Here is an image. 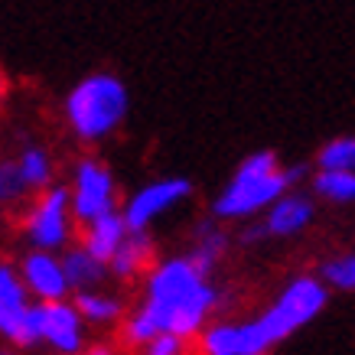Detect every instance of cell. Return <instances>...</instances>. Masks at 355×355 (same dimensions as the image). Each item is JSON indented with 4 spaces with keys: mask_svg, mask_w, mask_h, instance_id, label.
<instances>
[{
    "mask_svg": "<svg viewBox=\"0 0 355 355\" xmlns=\"http://www.w3.org/2000/svg\"><path fill=\"white\" fill-rule=\"evenodd\" d=\"M147 355H186V339L170 336V333H160L150 345H147Z\"/></svg>",
    "mask_w": 355,
    "mask_h": 355,
    "instance_id": "obj_23",
    "label": "cell"
},
{
    "mask_svg": "<svg viewBox=\"0 0 355 355\" xmlns=\"http://www.w3.org/2000/svg\"><path fill=\"white\" fill-rule=\"evenodd\" d=\"M225 241L228 238L222 235L212 222H205V225H199V238H196L193 254H186V258H189V264H193L202 277H209V270L216 268V261L222 258V251H225Z\"/></svg>",
    "mask_w": 355,
    "mask_h": 355,
    "instance_id": "obj_14",
    "label": "cell"
},
{
    "mask_svg": "<svg viewBox=\"0 0 355 355\" xmlns=\"http://www.w3.org/2000/svg\"><path fill=\"white\" fill-rule=\"evenodd\" d=\"M189 180H180V176H173V180H157V183L144 186L140 193H134V199H128L124 205V225H128V235H144L147 225H150L153 218L166 212L170 205H176L180 199L189 196Z\"/></svg>",
    "mask_w": 355,
    "mask_h": 355,
    "instance_id": "obj_6",
    "label": "cell"
},
{
    "mask_svg": "<svg viewBox=\"0 0 355 355\" xmlns=\"http://www.w3.org/2000/svg\"><path fill=\"white\" fill-rule=\"evenodd\" d=\"M202 352L205 355H238V326L218 323L202 333Z\"/></svg>",
    "mask_w": 355,
    "mask_h": 355,
    "instance_id": "obj_19",
    "label": "cell"
},
{
    "mask_svg": "<svg viewBox=\"0 0 355 355\" xmlns=\"http://www.w3.org/2000/svg\"><path fill=\"white\" fill-rule=\"evenodd\" d=\"M76 310L92 323H111L121 316V303L114 297H98V293H78Z\"/></svg>",
    "mask_w": 355,
    "mask_h": 355,
    "instance_id": "obj_18",
    "label": "cell"
},
{
    "mask_svg": "<svg viewBox=\"0 0 355 355\" xmlns=\"http://www.w3.org/2000/svg\"><path fill=\"white\" fill-rule=\"evenodd\" d=\"M69 124L82 140H98L118 128L128 114V88L114 76H88L82 78L65 98Z\"/></svg>",
    "mask_w": 355,
    "mask_h": 355,
    "instance_id": "obj_3",
    "label": "cell"
},
{
    "mask_svg": "<svg viewBox=\"0 0 355 355\" xmlns=\"http://www.w3.org/2000/svg\"><path fill=\"white\" fill-rule=\"evenodd\" d=\"M72 212L78 216V222H88V225L114 212V180H111V173L101 163L95 160L78 163Z\"/></svg>",
    "mask_w": 355,
    "mask_h": 355,
    "instance_id": "obj_7",
    "label": "cell"
},
{
    "mask_svg": "<svg viewBox=\"0 0 355 355\" xmlns=\"http://www.w3.org/2000/svg\"><path fill=\"white\" fill-rule=\"evenodd\" d=\"M323 277H326V284H333L336 291H355V254L326 261Z\"/></svg>",
    "mask_w": 355,
    "mask_h": 355,
    "instance_id": "obj_21",
    "label": "cell"
},
{
    "mask_svg": "<svg viewBox=\"0 0 355 355\" xmlns=\"http://www.w3.org/2000/svg\"><path fill=\"white\" fill-rule=\"evenodd\" d=\"M0 333L17 345H33L26 287L7 264H0Z\"/></svg>",
    "mask_w": 355,
    "mask_h": 355,
    "instance_id": "obj_9",
    "label": "cell"
},
{
    "mask_svg": "<svg viewBox=\"0 0 355 355\" xmlns=\"http://www.w3.org/2000/svg\"><path fill=\"white\" fill-rule=\"evenodd\" d=\"M313 218V202L306 196H297V193H287L284 199L270 205L268 212V235H293V232H300V228L310 225Z\"/></svg>",
    "mask_w": 355,
    "mask_h": 355,
    "instance_id": "obj_11",
    "label": "cell"
},
{
    "mask_svg": "<svg viewBox=\"0 0 355 355\" xmlns=\"http://www.w3.org/2000/svg\"><path fill=\"white\" fill-rule=\"evenodd\" d=\"M264 235H268V228H264V225H251V228H245V232H241V241H245V245H254V241H261Z\"/></svg>",
    "mask_w": 355,
    "mask_h": 355,
    "instance_id": "obj_24",
    "label": "cell"
},
{
    "mask_svg": "<svg viewBox=\"0 0 355 355\" xmlns=\"http://www.w3.org/2000/svg\"><path fill=\"white\" fill-rule=\"evenodd\" d=\"M26 180L20 173V163H0V202H20L26 196Z\"/></svg>",
    "mask_w": 355,
    "mask_h": 355,
    "instance_id": "obj_22",
    "label": "cell"
},
{
    "mask_svg": "<svg viewBox=\"0 0 355 355\" xmlns=\"http://www.w3.org/2000/svg\"><path fill=\"white\" fill-rule=\"evenodd\" d=\"M0 355H7V352H0Z\"/></svg>",
    "mask_w": 355,
    "mask_h": 355,
    "instance_id": "obj_27",
    "label": "cell"
},
{
    "mask_svg": "<svg viewBox=\"0 0 355 355\" xmlns=\"http://www.w3.org/2000/svg\"><path fill=\"white\" fill-rule=\"evenodd\" d=\"M313 193L329 202H355V173H316Z\"/></svg>",
    "mask_w": 355,
    "mask_h": 355,
    "instance_id": "obj_17",
    "label": "cell"
},
{
    "mask_svg": "<svg viewBox=\"0 0 355 355\" xmlns=\"http://www.w3.org/2000/svg\"><path fill=\"white\" fill-rule=\"evenodd\" d=\"M320 173H355V137L329 140L320 157H316Z\"/></svg>",
    "mask_w": 355,
    "mask_h": 355,
    "instance_id": "obj_16",
    "label": "cell"
},
{
    "mask_svg": "<svg viewBox=\"0 0 355 355\" xmlns=\"http://www.w3.org/2000/svg\"><path fill=\"white\" fill-rule=\"evenodd\" d=\"M218 303V293L189 258H173L150 274L147 280V300L137 313H144L157 333H170L189 339L199 333L209 310Z\"/></svg>",
    "mask_w": 355,
    "mask_h": 355,
    "instance_id": "obj_1",
    "label": "cell"
},
{
    "mask_svg": "<svg viewBox=\"0 0 355 355\" xmlns=\"http://www.w3.org/2000/svg\"><path fill=\"white\" fill-rule=\"evenodd\" d=\"M30 339L59 349L62 355H76L82 349V313L72 303H36L30 306Z\"/></svg>",
    "mask_w": 355,
    "mask_h": 355,
    "instance_id": "obj_5",
    "label": "cell"
},
{
    "mask_svg": "<svg viewBox=\"0 0 355 355\" xmlns=\"http://www.w3.org/2000/svg\"><path fill=\"white\" fill-rule=\"evenodd\" d=\"M326 306V287L316 277H297L280 293V300L270 306L264 316H258L261 329L270 339V345H277L280 339H287L297 333L300 326H306L316 313Z\"/></svg>",
    "mask_w": 355,
    "mask_h": 355,
    "instance_id": "obj_4",
    "label": "cell"
},
{
    "mask_svg": "<svg viewBox=\"0 0 355 355\" xmlns=\"http://www.w3.org/2000/svg\"><path fill=\"white\" fill-rule=\"evenodd\" d=\"M23 280L43 303H62V297L69 293L62 261H55L46 251H33L23 258Z\"/></svg>",
    "mask_w": 355,
    "mask_h": 355,
    "instance_id": "obj_10",
    "label": "cell"
},
{
    "mask_svg": "<svg viewBox=\"0 0 355 355\" xmlns=\"http://www.w3.org/2000/svg\"><path fill=\"white\" fill-rule=\"evenodd\" d=\"M150 261V238L147 235H128L124 238V245L118 248V254L111 258V270L118 274V277H134L144 264Z\"/></svg>",
    "mask_w": 355,
    "mask_h": 355,
    "instance_id": "obj_15",
    "label": "cell"
},
{
    "mask_svg": "<svg viewBox=\"0 0 355 355\" xmlns=\"http://www.w3.org/2000/svg\"><path fill=\"white\" fill-rule=\"evenodd\" d=\"M0 98H3V78H0Z\"/></svg>",
    "mask_w": 355,
    "mask_h": 355,
    "instance_id": "obj_26",
    "label": "cell"
},
{
    "mask_svg": "<svg viewBox=\"0 0 355 355\" xmlns=\"http://www.w3.org/2000/svg\"><path fill=\"white\" fill-rule=\"evenodd\" d=\"M88 355H111V352H108V349H92Z\"/></svg>",
    "mask_w": 355,
    "mask_h": 355,
    "instance_id": "obj_25",
    "label": "cell"
},
{
    "mask_svg": "<svg viewBox=\"0 0 355 355\" xmlns=\"http://www.w3.org/2000/svg\"><path fill=\"white\" fill-rule=\"evenodd\" d=\"M69 189L62 186H55L49 193L40 199V205L30 212V222H26V235L30 241L36 245V251H46V254H53L55 248L65 245V238H69Z\"/></svg>",
    "mask_w": 355,
    "mask_h": 355,
    "instance_id": "obj_8",
    "label": "cell"
},
{
    "mask_svg": "<svg viewBox=\"0 0 355 355\" xmlns=\"http://www.w3.org/2000/svg\"><path fill=\"white\" fill-rule=\"evenodd\" d=\"M20 173H23V180H26V186H46L49 183V157H46L40 147H26L23 150L20 160Z\"/></svg>",
    "mask_w": 355,
    "mask_h": 355,
    "instance_id": "obj_20",
    "label": "cell"
},
{
    "mask_svg": "<svg viewBox=\"0 0 355 355\" xmlns=\"http://www.w3.org/2000/svg\"><path fill=\"white\" fill-rule=\"evenodd\" d=\"M62 270H65V280H69V287H76L78 293H88V287H95L98 280L105 277V264L92 258L85 248L65 251Z\"/></svg>",
    "mask_w": 355,
    "mask_h": 355,
    "instance_id": "obj_13",
    "label": "cell"
},
{
    "mask_svg": "<svg viewBox=\"0 0 355 355\" xmlns=\"http://www.w3.org/2000/svg\"><path fill=\"white\" fill-rule=\"evenodd\" d=\"M124 238H128V225H124V218H121L118 212H111V216L98 218V222L88 225L85 251L95 261H101V264H111V258L118 254V248L124 245Z\"/></svg>",
    "mask_w": 355,
    "mask_h": 355,
    "instance_id": "obj_12",
    "label": "cell"
},
{
    "mask_svg": "<svg viewBox=\"0 0 355 355\" xmlns=\"http://www.w3.org/2000/svg\"><path fill=\"white\" fill-rule=\"evenodd\" d=\"M287 193H291V183H287V173L277 166V157L270 150H261L251 153L238 166L232 183L222 189L212 209L218 218H245L261 212L264 205H274Z\"/></svg>",
    "mask_w": 355,
    "mask_h": 355,
    "instance_id": "obj_2",
    "label": "cell"
}]
</instances>
